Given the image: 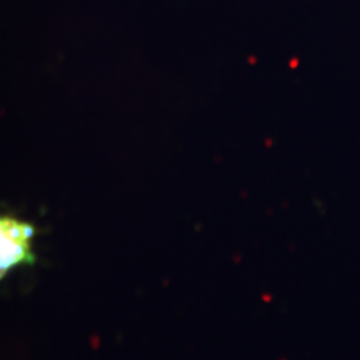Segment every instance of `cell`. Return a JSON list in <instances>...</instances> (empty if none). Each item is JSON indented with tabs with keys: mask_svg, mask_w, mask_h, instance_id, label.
<instances>
[{
	"mask_svg": "<svg viewBox=\"0 0 360 360\" xmlns=\"http://www.w3.org/2000/svg\"><path fill=\"white\" fill-rule=\"evenodd\" d=\"M37 227L13 214L0 212V282L13 270L34 265Z\"/></svg>",
	"mask_w": 360,
	"mask_h": 360,
	"instance_id": "obj_1",
	"label": "cell"
}]
</instances>
